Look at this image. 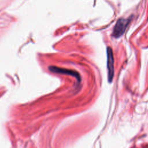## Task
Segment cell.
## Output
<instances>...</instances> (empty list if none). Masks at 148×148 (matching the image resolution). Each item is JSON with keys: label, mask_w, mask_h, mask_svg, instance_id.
<instances>
[{"label": "cell", "mask_w": 148, "mask_h": 148, "mask_svg": "<svg viewBox=\"0 0 148 148\" xmlns=\"http://www.w3.org/2000/svg\"><path fill=\"white\" fill-rule=\"evenodd\" d=\"M107 67L108 72V80L109 82L112 81L114 74V60L112 48L107 49Z\"/></svg>", "instance_id": "obj_2"}, {"label": "cell", "mask_w": 148, "mask_h": 148, "mask_svg": "<svg viewBox=\"0 0 148 148\" xmlns=\"http://www.w3.org/2000/svg\"><path fill=\"white\" fill-rule=\"evenodd\" d=\"M130 21V19L128 18H119L113 28L112 36L114 38H119L125 32L129 23Z\"/></svg>", "instance_id": "obj_1"}]
</instances>
